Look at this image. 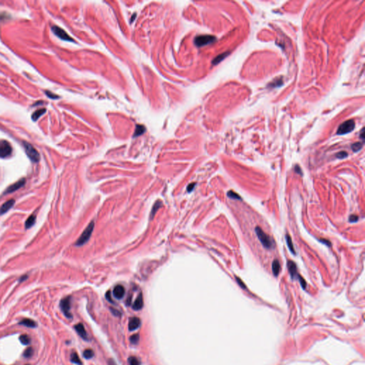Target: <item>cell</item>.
<instances>
[{"instance_id":"6da1fadb","label":"cell","mask_w":365,"mask_h":365,"mask_svg":"<svg viewBox=\"0 0 365 365\" xmlns=\"http://www.w3.org/2000/svg\"><path fill=\"white\" fill-rule=\"evenodd\" d=\"M255 233L258 238V240L266 249H272L274 248V241L267 233H265L260 227L257 226L255 228Z\"/></svg>"},{"instance_id":"7a4b0ae2","label":"cell","mask_w":365,"mask_h":365,"mask_svg":"<svg viewBox=\"0 0 365 365\" xmlns=\"http://www.w3.org/2000/svg\"><path fill=\"white\" fill-rule=\"evenodd\" d=\"M94 228V221H91V222L90 223L89 225H88L87 228L83 230V232L81 235L80 237H79V239L77 240V241L76 242V245L81 246V245H84L86 242H87L88 240H89L90 237H91L92 233H93Z\"/></svg>"},{"instance_id":"3957f363","label":"cell","mask_w":365,"mask_h":365,"mask_svg":"<svg viewBox=\"0 0 365 365\" xmlns=\"http://www.w3.org/2000/svg\"><path fill=\"white\" fill-rule=\"evenodd\" d=\"M24 147L25 152L26 153H27V156L29 158V159L31 160L32 162L37 163L39 161V153L37 150H36L33 146L30 144L29 143L24 142Z\"/></svg>"},{"instance_id":"277c9868","label":"cell","mask_w":365,"mask_h":365,"mask_svg":"<svg viewBox=\"0 0 365 365\" xmlns=\"http://www.w3.org/2000/svg\"><path fill=\"white\" fill-rule=\"evenodd\" d=\"M216 41V36L212 35H199L194 39V43L197 47H201L210 44Z\"/></svg>"},{"instance_id":"5b68a950","label":"cell","mask_w":365,"mask_h":365,"mask_svg":"<svg viewBox=\"0 0 365 365\" xmlns=\"http://www.w3.org/2000/svg\"><path fill=\"white\" fill-rule=\"evenodd\" d=\"M355 127V122L354 120L350 119L348 121H345L339 126L337 134L338 135H345L350 133L354 130Z\"/></svg>"},{"instance_id":"8992f818","label":"cell","mask_w":365,"mask_h":365,"mask_svg":"<svg viewBox=\"0 0 365 365\" xmlns=\"http://www.w3.org/2000/svg\"><path fill=\"white\" fill-rule=\"evenodd\" d=\"M71 301L72 298L70 296L64 297L60 302V308L64 315L68 319L72 318V315L71 313Z\"/></svg>"},{"instance_id":"52a82bcc","label":"cell","mask_w":365,"mask_h":365,"mask_svg":"<svg viewBox=\"0 0 365 365\" xmlns=\"http://www.w3.org/2000/svg\"><path fill=\"white\" fill-rule=\"evenodd\" d=\"M12 149L10 143L5 140L0 141V158H6L12 154Z\"/></svg>"},{"instance_id":"ba28073f","label":"cell","mask_w":365,"mask_h":365,"mask_svg":"<svg viewBox=\"0 0 365 365\" xmlns=\"http://www.w3.org/2000/svg\"><path fill=\"white\" fill-rule=\"evenodd\" d=\"M51 30H52L53 33H54L56 35L58 36V37L61 39L64 40V41H67V42H74V40L71 37V36L68 35V34L66 33V32L64 31L63 29H61V27H58V26L53 25V26H52V27H51Z\"/></svg>"},{"instance_id":"9c48e42d","label":"cell","mask_w":365,"mask_h":365,"mask_svg":"<svg viewBox=\"0 0 365 365\" xmlns=\"http://www.w3.org/2000/svg\"><path fill=\"white\" fill-rule=\"evenodd\" d=\"M25 183H26L25 179H20L19 181L14 182V183H13L12 185H11V186H9L8 188L6 189L5 192H4V194H9V193H12L13 192H14V191L19 190V189H20L21 187H23L24 186Z\"/></svg>"},{"instance_id":"30bf717a","label":"cell","mask_w":365,"mask_h":365,"mask_svg":"<svg viewBox=\"0 0 365 365\" xmlns=\"http://www.w3.org/2000/svg\"><path fill=\"white\" fill-rule=\"evenodd\" d=\"M74 329H75V330H76V332H77V334H78L83 339V340H84L86 341L89 340V337H88V334L87 332V330H86L84 325H83L82 323H79V324H77V325H75Z\"/></svg>"},{"instance_id":"8fae6325","label":"cell","mask_w":365,"mask_h":365,"mask_svg":"<svg viewBox=\"0 0 365 365\" xmlns=\"http://www.w3.org/2000/svg\"><path fill=\"white\" fill-rule=\"evenodd\" d=\"M141 325V319L138 317H131L130 319L129 323H128V330L129 331L133 332L138 329Z\"/></svg>"},{"instance_id":"7c38bea8","label":"cell","mask_w":365,"mask_h":365,"mask_svg":"<svg viewBox=\"0 0 365 365\" xmlns=\"http://www.w3.org/2000/svg\"><path fill=\"white\" fill-rule=\"evenodd\" d=\"M113 295L118 300H121L125 295V288L121 285H118L113 290Z\"/></svg>"},{"instance_id":"4fadbf2b","label":"cell","mask_w":365,"mask_h":365,"mask_svg":"<svg viewBox=\"0 0 365 365\" xmlns=\"http://www.w3.org/2000/svg\"><path fill=\"white\" fill-rule=\"evenodd\" d=\"M287 267H288V270L291 278L293 279V280L297 278V276H298L297 271V265H296L295 262L289 260L287 262Z\"/></svg>"},{"instance_id":"5bb4252c","label":"cell","mask_w":365,"mask_h":365,"mask_svg":"<svg viewBox=\"0 0 365 365\" xmlns=\"http://www.w3.org/2000/svg\"><path fill=\"white\" fill-rule=\"evenodd\" d=\"M14 203L15 201L14 199H11L6 201L5 203L2 205V207L0 208V214H4L6 212H7L8 210H9L11 208L13 207V205H14Z\"/></svg>"},{"instance_id":"9a60e30c","label":"cell","mask_w":365,"mask_h":365,"mask_svg":"<svg viewBox=\"0 0 365 365\" xmlns=\"http://www.w3.org/2000/svg\"><path fill=\"white\" fill-rule=\"evenodd\" d=\"M143 298L142 294L140 293L139 295L137 297L136 300H135L134 304H133V309L134 310H140L143 308Z\"/></svg>"},{"instance_id":"2e32d148","label":"cell","mask_w":365,"mask_h":365,"mask_svg":"<svg viewBox=\"0 0 365 365\" xmlns=\"http://www.w3.org/2000/svg\"><path fill=\"white\" fill-rule=\"evenodd\" d=\"M20 325L25 326V327L34 328L36 327V323L31 319H24L19 323Z\"/></svg>"},{"instance_id":"e0dca14e","label":"cell","mask_w":365,"mask_h":365,"mask_svg":"<svg viewBox=\"0 0 365 365\" xmlns=\"http://www.w3.org/2000/svg\"><path fill=\"white\" fill-rule=\"evenodd\" d=\"M280 263H279V261L278 260H274L273 262H272V273L275 277L278 276L279 273H280Z\"/></svg>"},{"instance_id":"ac0fdd59","label":"cell","mask_w":365,"mask_h":365,"mask_svg":"<svg viewBox=\"0 0 365 365\" xmlns=\"http://www.w3.org/2000/svg\"><path fill=\"white\" fill-rule=\"evenodd\" d=\"M36 215L32 214L31 216H30L25 222L26 228H30V227L33 226V225H34V223H36Z\"/></svg>"},{"instance_id":"d6986e66","label":"cell","mask_w":365,"mask_h":365,"mask_svg":"<svg viewBox=\"0 0 365 365\" xmlns=\"http://www.w3.org/2000/svg\"><path fill=\"white\" fill-rule=\"evenodd\" d=\"M230 54V52H224L223 53H221V54L217 56V57L215 58V59L212 60V63L213 65H216V64H218L220 63V61H222L223 59H225V58H226L227 56Z\"/></svg>"},{"instance_id":"ffe728a7","label":"cell","mask_w":365,"mask_h":365,"mask_svg":"<svg viewBox=\"0 0 365 365\" xmlns=\"http://www.w3.org/2000/svg\"><path fill=\"white\" fill-rule=\"evenodd\" d=\"M286 242H287V246H288V248L289 249V250H290V252L293 253V255H295V249H294V245H293V240H292V238L288 234H287L286 235Z\"/></svg>"},{"instance_id":"44dd1931","label":"cell","mask_w":365,"mask_h":365,"mask_svg":"<svg viewBox=\"0 0 365 365\" xmlns=\"http://www.w3.org/2000/svg\"><path fill=\"white\" fill-rule=\"evenodd\" d=\"M46 112V109H38V110H36L35 112L33 113V114L31 116V118L32 119H33V121H36L39 118L40 116H42L44 114V113Z\"/></svg>"},{"instance_id":"7402d4cb","label":"cell","mask_w":365,"mask_h":365,"mask_svg":"<svg viewBox=\"0 0 365 365\" xmlns=\"http://www.w3.org/2000/svg\"><path fill=\"white\" fill-rule=\"evenodd\" d=\"M146 128L143 125H137L134 134V137H137L138 136H141V135H142L143 134H144Z\"/></svg>"},{"instance_id":"603a6c76","label":"cell","mask_w":365,"mask_h":365,"mask_svg":"<svg viewBox=\"0 0 365 365\" xmlns=\"http://www.w3.org/2000/svg\"><path fill=\"white\" fill-rule=\"evenodd\" d=\"M71 362H72V363L76 364L77 365L82 364V362H81L80 358H79V355H77L76 352H73L72 355H71Z\"/></svg>"},{"instance_id":"cb8c5ba5","label":"cell","mask_w":365,"mask_h":365,"mask_svg":"<svg viewBox=\"0 0 365 365\" xmlns=\"http://www.w3.org/2000/svg\"><path fill=\"white\" fill-rule=\"evenodd\" d=\"M19 340H20L21 344L24 345H28L31 342V338H30V337L27 335V334H21V335L19 337Z\"/></svg>"},{"instance_id":"d4e9b609","label":"cell","mask_w":365,"mask_h":365,"mask_svg":"<svg viewBox=\"0 0 365 365\" xmlns=\"http://www.w3.org/2000/svg\"><path fill=\"white\" fill-rule=\"evenodd\" d=\"M83 357H84V358H86V359H91V358L93 357L94 355V351L91 349H87L83 351Z\"/></svg>"},{"instance_id":"484cf974","label":"cell","mask_w":365,"mask_h":365,"mask_svg":"<svg viewBox=\"0 0 365 365\" xmlns=\"http://www.w3.org/2000/svg\"><path fill=\"white\" fill-rule=\"evenodd\" d=\"M362 146H363V143L361 142H357L352 145L351 148L354 152H357L362 149Z\"/></svg>"},{"instance_id":"4316f807","label":"cell","mask_w":365,"mask_h":365,"mask_svg":"<svg viewBox=\"0 0 365 365\" xmlns=\"http://www.w3.org/2000/svg\"><path fill=\"white\" fill-rule=\"evenodd\" d=\"M33 354H34V349H32V347H28V348L26 349L25 351L24 352L23 355L25 358H30L31 357H32Z\"/></svg>"},{"instance_id":"83f0119b","label":"cell","mask_w":365,"mask_h":365,"mask_svg":"<svg viewBox=\"0 0 365 365\" xmlns=\"http://www.w3.org/2000/svg\"><path fill=\"white\" fill-rule=\"evenodd\" d=\"M227 196L230 198L231 199H235V200H241V197L238 194H237L235 192H234L233 190H230L227 192Z\"/></svg>"},{"instance_id":"f1b7e54d","label":"cell","mask_w":365,"mask_h":365,"mask_svg":"<svg viewBox=\"0 0 365 365\" xmlns=\"http://www.w3.org/2000/svg\"><path fill=\"white\" fill-rule=\"evenodd\" d=\"M128 362L129 365H140V362L138 359V358L136 357H130L128 359Z\"/></svg>"},{"instance_id":"f546056e","label":"cell","mask_w":365,"mask_h":365,"mask_svg":"<svg viewBox=\"0 0 365 365\" xmlns=\"http://www.w3.org/2000/svg\"><path fill=\"white\" fill-rule=\"evenodd\" d=\"M138 341H139V335L138 334H134V335H132L131 337L130 342H131L132 344L136 345L138 342Z\"/></svg>"},{"instance_id":"4dcf8cb0","label":"cell","mask_w":365,"mask_h":365,"mask_svg":"<svg viewBox=\"0 0 365 365\" xmlns=\"http://www.w3.org/2000/svg\"><path fill=\"white\" fill-rule=\"evenodd\" d=\"M347 156H348V154H347V152L341 151V152H339L338 153H337L336 157L339 158V159H343V158H347Z\"/></svg>"},{"instance_id":"1f68e13d","label":"cell","mask_w":365,"mask_h":365,"mask_svg":"<svg viewBox=\"0 0 365 365\" xmlns=\"http://www.w3.org/2000/svg\"><path fill=\"white\" fill-rule=\"evenodd\" d=\"M282 84V80H274L271 83H270V86L272 87H280Z\"/></svg>"},{"instance_id":"d6a6232c","label":"cell","mask_w":365,"mask_h":365,"mask_svg":"<svg viewBox=\"0 0 365 365\" xmlns=\"http://www.w3.org/2000/svg\"><path fill=\"white\" fill-rule=\"evenodd\" d=\"M160 206H161V203H157V202H156V204H155V205L153 206V210H152V212H151V216H152V217H153L154 216V215H155L156 210H158V208H159L160 207Z\"/></svg>"},{"instance_id":"836d02e7","label":"cell","mask_w":365,"mask_h":365,"mask_svg":"<svg viewBox=\"0 0 365 365\" xmlns=\"http://www.w3.org/2000/svg\"><path fill=\"white\" fill-rule=\"evenodd\" d=\"M358 219H359V217H358L357 216H355V215H351L349 218V221L350 223H356L358 221Z\"/></svg>"},{"instance_id":"e575fe53","label":"cell","mask_w":365,"mask_h":365,"mask_svg":"<svg viewBox=\"0 0 365 365\" xmlns=\"http://www.w3.org/2000/svg\"><path fill=\"white\" fill-rule=\"evenodd\" d=\"M298 279H299L300 285H301V286L302 287V288L305 289V287H306V282H305V280H304V279L302 278L301 276L299 275H298Z\"/></svg>"},{"instance_id":"d590c367","label":"cell","mask_w":365,"mask_h":365,"mask_svg":"<svg viewBox=\"0 0 365 365\" xmlns=\"http://www.w3.org/2000/svg\"><path fill=\"white\" fill-rule=\"evenodd\" d=\"M46 94L47 96H48L49 98H53V99H56V98H59V96L56 95V94L51 93V92H49V91H46Z\"/></svg>"},{"instance_id":"8d00e7d4","label":"cell","mask_w":365,"mask_h":365,"mask_svg":"<svg viewBox=\"0 0 365 365\" xmlns=\"http://www.w3.org/2000/svg\"><path fill=\"white\" fill-rule=\"evenodd\" d=\"M319 241L320 242H322V243H323V244L326 245L328 246V247H330V246H331V245H332L331 242H330V241H329V240H325V239H319Z\"/></svg>"},{"instance_id":"74e56055","label":"cell","mask_w":365,"mask_h":365,"mask_svg":"<svg viewBox=\"0 0 365 365\" xmlns=\"http://www.w3.org/2000/svg\"><path fill=\"white\" fill-rule=\"evenodd\" d=\"M195 182L188 185V188H187V190H188V192H190V191H192L193 190V188H194V187H195Z\"/></svg>"},{"instance_id":"f35d334b","label":"cell","mask_w":365,"mask_h":365,"mask_svg":"<svg viewBox=\"0 0 365 365\" xmlns=\"http://www.w3.org/2000/svg\"><path fill=\"white\" fill-rule=\"evenodd\" d=\"M295 172L297 173H298V174L302 175V171H301V169H300V166H295Z\"/></svg>"},{"instance_id":"ab89813d","label":"cell","mask_w":365,"mask_h":365,"mask_svg":"<svg viewBox=\"0 0 365 365\" xmlns=\"http://www.w3.org/2000/svg\"><path fill=\"white\" fill-rule=\"evenodd\" d=\"M106 299L108 300L109 302H112V303H113V302L112 299H111V296H110V293H109V292H108V293H107V294H106Z\"/></svg>"},{"instance_id":"60d3db41","label":"cell","mask_w":365,"mask_h":365,"mask_svg":"<svg viewBox=\"0 0 365 365\" xmlns=\"http://www.w3.org/2000/svg\"><path fill=\"white\" fill-rule=\"evenodd\" d=\"M236 280H237L238 283L240 285V286H241L242 287H243V288H245V285H243V283H242V282L241 281V280H240V279L236 278Z\"/></svg>"},{"instance_id":"b9f144b4","label":"cell","mask_w":365,"mask_h":365,"mask_svg":"<svg viewBox=\"0 0 365 365\" xmlns=\"http://www.w3.org/2000/svg\"><path fill=\"white\" fill-rule=\"evenodd\" d=\"M109 365H117V364H116V362L113 361V359H110L109 360Z\"/></svg>"},{"instance_id":"7bdbcfd3","label":"cell","mask_w":365,"mask_h":365,"mask_svg":"<svg viewBox=\"0 0 365 365\" xmlns=\"http://www.w3.org/2000/svg\"><path fill=\"white\" fill-rule=\"evenodd\" d=\"M27 278H28V277H27V275H25V276H22V277H21V279H20V282H22V281L25 280L26 279H27Z\"/></svg>"},{"instance_id":"ee69618b","label":"cell","mask_w":365,"mask_h":365,"mask_svg":"<svg viewBox=\"0 0 365 365\" xmlns=\"http://www.w3.org/2000/svg\"><path fill=\"white\" fill-rule=\"evenodd\" d=\"M361 138L362 139H364V129L362 130V132H361Z\"/></svg>"},{"instance_id":"f6af8a7d","label":"cell","mask_w":365,"mask_h":365,"mask_svg":"<svg viewBox=\"0 0 365 365\" xmlns=\"http://www.w3.org/2000/svg\"><path fill=\"white\" fill-rule=\"evenodd\" d=\"M26 365H29V364H26Z\"/></svg>"}]
</instances>
